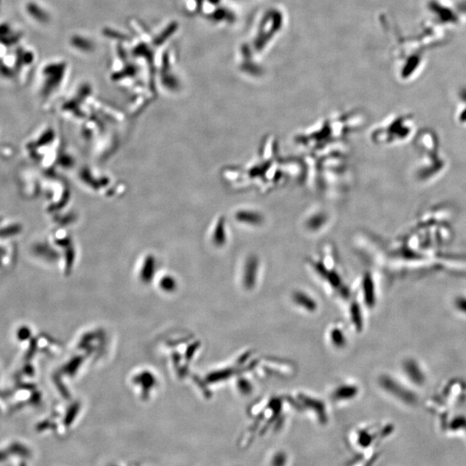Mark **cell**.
<instances>
[{
	"mask_svg": "<svg viewBox=\"0 0 466 466\" xmlns=\"http://www.w3.org/2000/svg\"><path fill=\"white\" fill-rule=\"evenodd\" d=\"M24 37L13 24L0 22V79L16 85H24L33 65V54L25 43L17 49H9L12 43Z\"/></svg>",
	"mask_w": 466,
	"mask_h": 466,
	"instance_id": "1",
	"label": "cell"
},
{
	"mask_svg": "<svg viewBox=\"0 0 466 466\" xmlns=\"http://www.w3.org/2000/svg\"><path fill=\"white\" fill-rule=\"evenodd\" d=\"M292 300L297 307L301 309L314 313L317 309L318 305L316 300L310 294L303 291H296L292 294Z\"/></svg>",
	"mask_w": 466,
	"mask_h": 466,
	"instance_id": "2",
	"label": "cell"
},
{
	"mask_svg": "<svg viewBox=\"0 0 466 466\" xmlns=\"http://www.w3.org/2000/svg\"><path fill=\"white\" fill-rule=\"evenodd\" d=\"M248 263L245 266V273H244V284L247 288H251L256 284V280H257V273H258V263L255 261L254 258L247 262Z\"/></svg>",
	"mask_w": 466,
	"mask_h": 466,
	"instance_id": "3",
	"label": "cell"
},
{
	"mask_svg": "<svg viewBox=\"0 0 466 466\" xmlns=\"http://www.w3.org/2000/svg\"><path fill=\"white\" fill-rule=\"evenodd\" d=\"M356 385L353 384H341L338 386V388L334 389L333 391V396L335 397H348V396H354L357 392Z\"/></svg>",
	"mask_w": 466,
	"mask_h": 466,
	"instance_id": "4",
	"label": "cell"
},
{
	"mask_svg": "<svg viewBox=\"0 0 466 466\" xmlns=\"http://www.w3.org/2000/svg\"><path fill=\"white\" fill-rule=\"evenodd\" d=\"M330 340L334 346L341 348L346 343V338L344 336L343 331L338 327H333L330 330Z\"/></svg>",
	"mask_w": 466,
	"mask_h": 466,
	"instance_id": "5",
	"label": "cell"
}]
</instances>
